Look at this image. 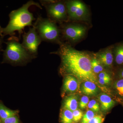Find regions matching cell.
<instances>
[{
    "label": "cell",
    "mask_w": 123,
    "mask_h": 123,
    "mask_svg": "<svg viewBox=\"0 0 123 123\" xmlns=\"http://www.w3.org/2000/svg\"><path fill=\"white\" fill-rule=\"evenodd\" d=\"M51 53L60 57L62 74L72 75L83 82L90 81L98 85L97 76L92 70L91 58L87 53L75 50L68 43H62L58 50Z\"/></svg>",
    "instance_id": "1"
},
{
    "label": "cell",
    "mask_w": 123,
    "mask_h": 123,
    "mask_svg": "<svg viewBox=\"0 0 123 123\" xmlns=\"http://www.w3.org/2000/svg\"><path fill=\"white\" fill-rule=\"evenodd\" d=\"M33 6L42 9V6L38 3L30 0L19 8L11 11L9 14L8 24L5 27L2 28L3 37L6 35L13 36L15 31H18L20 37L25 27L33 26L32 22L36 20V18L33 13L30 12L29 10V8Z\"/></svg>",
    "instance_id": "2"
},
{
    "label": "cell",
    "mask_w": 123,
    "mask_h": 123,
    "mask_svg": "<svg viewBox=\"0 0 123 123\" xmlns=\"http://www.w3.org/2000/svg\"><path fill=\"white\" fill-rule=\"evenodd\" d=\"M5 43L6 48L3 52L2 63L22 65L36 58V56L31 55L24 48L16 37L11 36Z\"/></svg>",
    "instance_id": "3"
},
{
    "label": "cell",
    "mask_w": 123,
    "mask_h": 123,
    "mask_svg": "<svg viewBox=\"0 0 123 123\" xmlns=\"http://www.w3.org/2000/svg\"><path fill=\"white\" fill-rule=\"evenodd\" d=\"M33 27L42 41L57 42L59 44L61 43L59 41L60 30L55 22L39 15Z\"/></svg>",
    "instance_id": "4"
},
{
    "label": "cell",
    "mask_w": 123,
    "mask_h": 123,
    "mask_svg": "<svg viewBox=\"0 0 123 123\" xmlns=\"http://www.w3.org/2000/svg\"><path fill=\"white\" fill-rule=\"evenodd\" d=\"M40 3L46 9L48 18L52 21L61 22L68 18L65 3L52 0H40Z\"/></svg>",
    "instance_id": "5"
},
{
    "label": "cell",
    "mask_w": 123,
    "mask_h": 123,
    "mask_svg": "<svg viewBox=\"0 0 123 123\" xmlns=\"http://www.w3.org/2000/svg\"><path fill=\"white\" fill-rule=\"evenodd\" d=\"M23 38V46L31 55L37 56L38 48L42 41L35 28L30 27L28 32L24 33Z\"/></svg>",
    "instance_id": "6"
},
{
    "label": "cell",
    "mask_w": 123,
    "mask_h": 123,
    "mask_svg": "<svg viewBox=\"0 0 123 123\" xmlns=\"http://www.w3.org/2000/svg\"><path fill=\"white\" fill-rule=\"evenodd\" d=\"M68 16L74 20H86L88 16L87 7L78 0H69L65 2Z\"/></svg>",
    "instance_id": "7"
},
{
    "label": "cell",
    "mask_w": 123,
    "mask_h": 123,
    "mask_svg": "<svg viewBox=\"0 0 123 123\" xmlns=\"http://www.w3.org/2000/svg\"><path fill=\"white\" fill-rule=\"evenodd\" d=\"M86 30L85 27L81 25L70 24L62 27V32L64 37L66 39L75 42L84 37Z\"/></svg>",
    "instance_id": "8"
},
{
    "label": "cell",
    "mask_w": 123,
    "mask_h": 123,
    "mask_svg": "<svg viewBox=\"0 0 123 123\" xmlns=\"http://www.w3.org/2000/svg\"><path fill=\"white\" fill-rule=\"evenodd\" d=\"M95 56L103 66L107 68H110L112 66L114 58L111 48L100 51L96 53Z\"/></svg>",
    "instance_id": "9"
},
{
    "label": "cell",
    "mask_w": 123,
    "mask_h": 123,
    "mask_svg": "<svg viewBox=\"0 0 123 123\" xmlns=\"http://www.w3.org/2000/svg\"><path fill=\"white\" fill-rule=\"evenodd\" d=\"M79 83L76 78L72 75L65 76L63 84V89L66 93H73L78 89Z\"/></svg>",
    "instance_id": "10"
},
{
    "label": "cell",
    "mask_w": 123,
    "mask_h": 123,
    "mask_svg": "<svg viewBox=\"0 0 123 123\" xmlns=\"http://www.w3.org/2000/svg\"><path fill=\"white\" fill-rule=\"evenodd\" d=\"M81 91L88 96L96 95L98 92V88L95 83L90 81L83 82L81 85Z\"/></svg>",
    "instance_id": "11"
},
{
    "label": "cell",
    "mask_w": 123,
    "mask_h": 123,
    "mask_svg": "<svg viewBox=\"0 0 123 123\" xmlns=\"http://www.w3.org/2000/svg\"><path fill=\"white\" fill-rule=\"evenodd\" d=\"M98 98L102 111H108L114 105L115 101L107 94H102L99 95Z\"/></svg>",
    "instance_id": "12"
},
{
    "label": "cell",
    "mask_w": 123,
    "mask_h": 123,
    "mask_svg": "<svg viewBox=\"0 0 123 123\" xmlns=\"http://www.w3.org/2000/svg\"><path fill=\"white\" fill-rule=\"evenodd\" d=\"M78 107L77 97L75 95H70L66 97L63 103V108L69 110L72 112L77 110Z\"/></svg>",
    "instance_id": "13"
},
{
    "label": "cell",
    "mask_w": 123,
    "mask_h": 123,
    "mask_svg": "<svg viewBox=\"0 0 123 123\" xmlns=\"http://www.w3.org/2000/svg\"><path fill=\"white\" fill-rule=\"evenodd\" d=\"M18 113V111L10 110L1 101H0V118L1 120L17 115Z\"/></svg>",
    "instance_id": "14"
},
{
    "label": "cell",
    "mask_w": 123,
    "mask_h": 123,
    "mask_svg": "<svg viewBox=\"0 0 123 123\" xmlns=\"http://www.w3.org/2000/svg\"><path fill=\"white\" fill-rule=\"evenodd\" d=\"M60 121L61 123H74L73 112L63 108L60 116Z\"/></svg>",
    "instance_id": "15"
},
{
    "label": "cell",
    "mask_w": 123,
    "mask_h": 123,
    "mask_svg": "<svg viewBox=\"0 0 123 123\" xmlns=\"http://www.w3.org/2000/svg\"><path fill=\"white\" fill-rule=\"evenodd\" d=\"M91 64L92 70L95 75L103 72V66L96 57L91 58Z\"/></svg>",
    "instance_id": "16"
},
{
    "label": "cell",
    "mask_w": 123,
    "mask_h": 123,
    "mask_svg": "<svg viewBox=\"0 0 123 123\" xmlns=\"http://www.w3.org/2000/svg\"><path fill=\"white\" fill-rule=\"evenodd\" d=\"M115 61L117 64H123V44L116 47L115 50Z\"/></svg>",
    "instance_id": "17"
},
{
    "label": "cell",
    "mask_w": 123,
    "mask_h": 123,
    "mask_svg": "<svg viewBox=\"0 0 123 123\" xmlns=\"http://www.w3.org/2000/svg\"><path fill=\"white\" fill-rule=\"evenodd\" d=\"M114 87L117 94L123 98V79L121 78L115 82Z\"/></svg>",
    "instance_id": "18"
},
{
    "label": "cell",
    "mask_w": 123,
    "mask_h": 123,
    "mask_svg": "<svg viewBox=\"0 0 123 123\" xmlns=\"http://www.w3.org/2000/svg\"><path fill=\"white\" fill-rule=\"evenodd\" d=\"M94 112L90 110H88L83 115L81 123H88L95 116Z\"/></svg>",
    "instance_id": "19"
},
{
    "label": "cell",
    "mask_w": 123,
    "mask_h": 123,
    "mask_svg": "<svg viewBox=\"0 0 123 123\" xmlns=\"http://www.w3.org/2000/svg\"><path fill=\"white\" fill-rule=\"evenodd\" d=\"M88 107L90 110L94 112H98L99 111V106L98 103L94 99H92L89 102Z\"/></svg>",
    "instance_id": "20"
},
{
    "label": "cell",
    "mask_w": 123,
    "mask_h": 123,
    "mask_svg": "<svg viewBox=\"0 0 123 123\" xmlns=\"http://www.w3.org/2000/svg\"><path fill=\"white\" fill-rule=\"evenodd\" d=\"M74 123H77L81 120L83 116V113L79 110H75L73 111Z\"/></svg>",
    "instance_id": "21"
},
{
    "label": "cell",
    "mask_w": 123,
    "mask_h": 123,
    "mask_svg": "<svg viewBox=\"0 0 123 123\" xmlns=\"http://www.w3.org/2000/svg\"><path fill=\"white\" fill-rule=\"evenodd\" d=\"M89 102V98L86 96H83L81 97L79 102V106L81 110L86 109Z\"/></svg>",
    "instance_id": "22"
},
{
    "label": "cell",
    "mask_w": 123,
    "mask_h": 123,
    "mask_svg": "<svg viewBox=\"0 0 123 123\" xmlns=\"http://www.w3.org/2000/svg\"><path fill=\"white\" fill-rule=\"evenodd\" d=\"M2 121L3 123H20V120L17 115L9 117Z\"/></svg>",
    "instance_id": "23"
},
{
    "label": "cell",
    "mask_w": 123,
    "mask_h": 123,
    "mask_svg": "<svg viewBox=\"0 0 123 123\" xmlns=\"http://www.w3.org/2000/svg\"><path fill=\"white\" fill-rule=\"evenodd\" d=\"M104 117L101 115H95L88 123H103Z\"/></svg>",
    "instance_id": "24"
},
{
    "label": "cell",
    "mask_w": 123,
    "mask_h": 123,
    "mask_svg": "<svg viewBox=\"0 0 123 123\" xmlns=\"http://www.w3.org/2000/svg\"><path fill=\"white\" fill-rule=\"evenodd\" d=\"M111 81V78L110 76L104 78H98V83L102 85H108L110 84Z\"/></svg>",
    "instance_id": "25"
},
{
    "label": "cell",
    "mask_w": 123,
    "mask_h": 123,
    "mask_svg": "<svg viewBox=\"0 0 123 123\" xmlns=\"http://www.w3.org/2000/svg\"><path fill=\"white\" fill-rule=\"evenodd\" d=\"M110 76V75L107 73L104 72V71L98 74V78H104Z\"/></svg>",
    "instance_id": "26"
},
{
    "label": "cell",
    "mask_w": 123,
    "mask_h": 123,
    "mask_svg": "<svg viewBox=\"0 0 123 123\" xmlns=\"http://www.w3.org/2000/svg\"><path fill=\"white\" fill-rule=\"evenodd\" d=\"M3 38V37L0 36V53L1 51L2 50V44L4 43Z\"/></svg>",
    "instance_id": "27"
},
{
    "label": "cell",
    "mask_w": 123,
    "mask_h": 123,
    "mask_svg": "<svg viewBox=\"0 0 123 123\" xmlns=\"http://www.w3.org/2000/svg\"><path fill=\"white\" fill-rule=\"evenodd\" d=\"M119 76L122 79H123V68L120 70L119 73Z\"/></svg>",
    "instance_id": "28"
},
{
    "label": "cell",
    "mask_w": 123,
    "mask_h": 123,
    "mask_svg": "<svg viewBox=\"0 0 123 123\" xmlns=\"http://www.w3.org/2000/svg\"><path fill=\"white\" fill-rule=\"evenodd\" d=\"M2 28L1 27L0 25V36L3 37V36H2Z\"/></svg>",
    "instance_id": "29"
},
{
    "label": "cell",
    "mask_w": 123,
    "mask_h": 123,
    "mask_svg": "<svg viewBox=\"0 0 123 123\" xmlns=\"http://www.w3.org/2000/svg\"><path fill=\"white\" fill-rule=\"evenodd\" d=\"M0 123H2V120H1L0 118Z\"/></svg>",
    "instance_id": "30"
}]
</instances>
